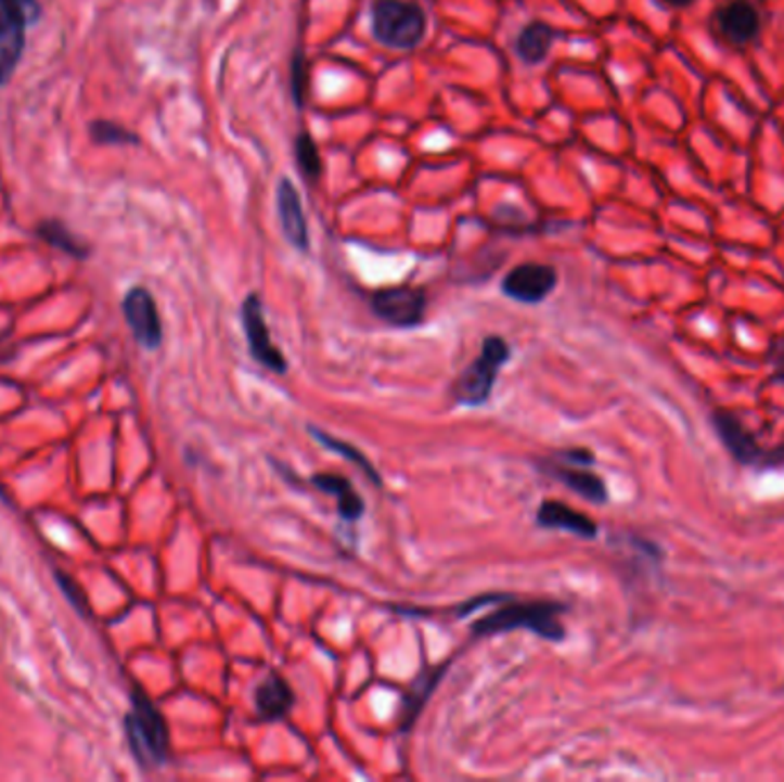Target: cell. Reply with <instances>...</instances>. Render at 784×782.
Masks as SVG:
<instances>
[{"mask_svg": "<svg viewBox=\"0 0 784 782\" xmlns=\"http://www.w3.org/2000/svg\"><path fill=\"white\" fill-rule=\"evenodd\" d=\"M711 423L718 432V438L722 440V446L730 450V454L738 461V464H759V461H767V452H763L755 436L746 430V425L741 420L730 413V411H716L711 415Z\"/></svg>", "mask_w": 784, "mask_h": 782, "instance_id": "12", "label": "cell"}, {"mask_svg": "<svg viewBox=\"0 0 784 782\" xmlns=\"http://www.w3.org/2000/svg\"><path fill=\"white\" fill-rule=\"evenodd\" d=\"M123 312L140 347L156 349L160 345L164 326H160L156 300L145 287H133L127 292L123 300Z\"/></svg>", "mask_w": 784, "mask_h": 782, "instance_id": "9", "label": "cell"}, {"mask_svg": "<svg viewBox=\"0 0 784 782\" xmlns=\"http://www.w3.org/2000/svg\"><path fill=\"white\" fill-rule=\"evenodd\" d=\"M310 432H312V436L319 440L321 446L329 448V450H333V452H335V454H339V457H345L347 461H351V464H354V466H358L360 471H363V473L372 479L374 485H378V487H381V475H378V471L374 469L372 461H370L363 452H360L358 448H354L351 444H347V440H339V438H335V436L326 434L324 430L310 427Z\"/></svg>", "mask_w": 784, "mask_h": 782, "instance_id": "20", "label": "cell"}, {"mask_svg": "<svg viewBox=\"0 0 784 782\" xmlns=\"http://www.w3.org/2000/svg\"><path fill=\"white\" fill-rule=\"evenodd\" d=\"M444 675H446V666L425 670L415 677V681L407 693V700H404V712H401V730H409L415 723V718L420 716L422 707H425V702L429 700L432 691L436 689V684Z\"/></svg>", "mask_w": 784, "mask_h": 782, "instance_id": "18", "label": "cell"}, {"mask_svg": "<svg viewBox=\"0 0 784 782\" xmlns=\"http://www.w3.org/2000/svg\"><path fill=\"white\" fill-rule=\"evenodd\" d=\"M294 691L285 677L278 672H269L267 679L261 681L255 691V707L257 714L273 723V720L285 718L294 707Z\"/></svg>", "mask_w": 784, "mask_h": 782, "instance_id": "14", "label": "cell"}, {"mask_svg": "<svg viewBox=\"0 0 784 782\" xmlns=\"http://www.w3.org/2000/svg\"><path fill=\"white\" fill-rule=\"evenodd\" d=\"M562 611L565 606L555 601H520V604H505L502 608L479 617L473 621L471 631L475 636H493L510 633L516 629L532 631L539 638L560 643L565 640V625H562Z\"/></svg>", "mask_w": 784, "mask_h": 782, "instance_id": "1", "label": "cell"}, {"mask_svg": "<svg viewBox=\"0 0 784 782\" xmlns=\"http://www.w3.org/2000/svg\"><path fill=\"white\" fill-rule=\"evenodd\" d=\"M292 86H294V97H296V104H304V92H306V63H304V55H296L294 57V67H292Z\"/></svg>", "mask_w": 784, "mask_h": 782, "instance_id": "23", "label": "cell"}, {"mask_svg": "<svg viewBox=\"0 0 784 782\" xmlns=\"http://www.w3.org/2000/svg\"><path fill=\"white\" fill-rule=\"evenodd\" d=\"M37 236L42 239L44 244L63 251L72 257H78V259H86L90 255V248L80 242V239L67 228L60 223V220H42V223L37 226Z\"/></svg>", "mask_w": 784, "mask_h": 782, "instance_id": "19", "label": "cell"}, {"mask_svg": "<svg viewBox=\"0 0 784 782\" xmlns=\"http://www.w3.org/2000/svg\"><path fill=\"white\" fill-rule=\"evenodd\" d=\"M771 363L775 368V374L784 376V345H777L775 351H771Z\"/></svg>", "mask_w": 784, "mask_h": 782, "instance_id": "25", "label": "cell"}, {"mask_svg": "<svg viewBox=\"0 0 784 782\" xmlns=\"http://www.w3.org/2000/svg\"><path fill=\"white\" fill-rule=\"evenodd\" d=\"M567 464H569V461H567ZM544 469H547V473L557 477L562 485H567L571 491H576L580 498L590 500V503H594V505L608 503L606 483H603V479L596 473L588 471V466L544 464Z\"/></svg>", "mask_w": 784, "mask_h": 782, "instance_id": "15", "label": "cell"}, {"mask_svg": "<svg viewBox=\"0 0 784 782\" xmlns=\"http://www.w3.org/2000/svg\"><path fill=\"white\" fill-rule=\"evenodd\" d=\"M57 578H60V586H63V590L69 594V601H74V604H76L80 611L88 613V606H86L83 597H80V594L76 592V584H72V580H69L67 576H63V574H57Z\"/></svg>", "mask_w": 784, "mask_h": 782, "instance_id": "24", "label": "cell"}, {"mask_svg": "<svg viewBox=\"0 0 784 782\" xmlns=\"http://www.w3.org/2000/svg\"><path fill=\"white\" fill-rule=\"evenodd\" d=\"M714 24L730 44L746 47L757 39L761 30V16L753 0H725L716 10Z\"/></svg>", "mask_w": 784, "mask_h": 782, "instance_id": "10", "label": "cell"}, {"mask_svg": "<svg viewBox=\"0 0 784 782\" xmlns=\"http://www.w3.org/2000/svg\"><path fill=\"white\" fill-rule=\"evenodd\" d=\"M510 345L505 339L491 335L481 343V349L473 363L459 374L452 386V397L457 405L464 407H481L489 402L491 390L496 386V379L500 368L510 360Z\"/></svg>", "mask_w": 784, "mask_h": 782, "instance_id": "4", "label": "cell"}, {"mask_svg": "<svg viewBox=\"0 0 784 782\" xmlns=\"http://www.w3.org/2000/svg\"><path fill=\"white\" fill-rule=\"evenodd\" d=\"M90 136L99 145H136L138 136L127 127L111 123V119H94L90 125Z\"/></svg>", "mask_w": 784, "mask_h": 782, "instance_id": "21", "label": "cell"}, {"mask_svg": "<svg viewBox=\"0 0 784 782\" xmlns=\"http://www.w3.org/2000/svg\"><path fill=\"white\" fill-rule=\"evenodd\" d=\"M275 205H278V218L283 234L287 242L296 251H308L310 248V232H308V220L304 214V205H300V195L294 187L292 179L283 177L275 189Z\"/></svg>", "mask_w": 784, "mask_h": 782, "instance_id": "11", "label": "cell"}, {"mask_svg": "<svg viewBox=\"0 0 784 782\" xmlns=\"http://www.w3.org/2000/svg\"><path fill=\"white\" fill-rule=\"evenodd\" d=\"M427 33V16L415 0H374L372 35L384 47L409 51Z\"/></svg>", "mask_w": 784, "mask_h": 782, "instance_id": "3", "label": "cell"}, {"mask_svg": "<svg viewBox=\"0 0 784 782\" xmlns=\"http://www.w3.org/2000/svg\"><path fill=\"white\" fill-rule=\"evenodd\" d=\"M537 524L541 528L567 530L582 539H594L599 533L596 524L588 514L576 512L565 503H557V500H544V503H541V508L537 512Z\"/></svg>", "mask_w": 784, "mask_h": 782, "instance_id": "13", "label": "cell"}, {"mask_svg": "<svg viewBox=\"0 0 784 782\" xmlns=\"http://www.w3.org/2000/svg\"><path fill=\"white\" fill-rule=\"evenodd\" d=\"M663 3H668L672 8H689L691 3H695V0H663Z\"/></svg>", "mask_w": 784, "mask_h": 782, "instance_id": "26", "label": "cell"}, {"mask_svg": "<svg viewBox=\"0 0 784 782\" xmlns=\"http://www.w3.org/2000/svg\"><path fill=\"white\" fill-rule=\"evenodd\" d=\"M310 483L329 496L337 500V512L345 521H358L365 512V500L360 496L347 477L335 473H317L310 477Z\"/></svg>", "mask_w": 784, "mask_h": 782, "instance_id": "16", "label": "cell"}, {"mask_svg": "<svg viewBox=\"0 0 784 782\" xmlns=\"http://www.w3.org/2000/svg\"><path fill=\"white\" fill-rule=\"evenodd\" d=\"M241 324H244V331L248 337L250 356L257 360V363L269 368L275 374H285L287 372L285 354L273 345L267 319H265V306H261L257 294L246 296L244 306H241Z\"/></svg>", "mask_w": 784, "mask_h": 782, "instance_id": "7", "label": "cell"}, {"mask_svg": "<svg viewBox=\"0 0 784 782\" xmlns=\"http://www.w3.org/2000/svg\"><path fill=\"white\" fill-rule=\"evenodd\" d=\"M555 42V30L547 24L535 22L520 30L516 37V55L526 65H539L551 51Z\"/></svg>", "mask_w": 784, "mask_h": 782, "instance_id": "17", "label": "cell"}, {"mask_svg": "<svg viewBox=\"0 0 784 782\" xmlns=\"http://www.w3.org/2000/svg\"><path fill=\"white\" fill-rule=\"evenodd\" d=\"M42 16L39 0H0V86L10 84L26 51V30Z\"/></svg>", "mask_w": 784, "mask_h": 782, "instance_id": "5", "label": "cell"}, {"mask_svg": "<svg viewBox=\"0 0 784 782\" xmlns=\"http://www.w3.org/2000/svg\"><path fill=\"white\" fill-rule=\"evenodd\" d=\"M129 746L143 767H160L168 761L170 734L166 718L160 716L154 702L136 689L131 693V712L125 718Z\"/></svg>", "mask_w": 784, "mask_h": 782, "instance_id": "2", "label": "cell"}, {"mask_svg": "<svg viewBox=\"0 0 784 782\" xmlns=\"http://www.w3.org/2000/svg\"><path fill=\"white\" fill-rule=\"evenodd\" d=\"M294 154L300 172H304L310 182H314V179L321 175V156L314 138L310 133H298L294 143Z\"/></svg>", "mask_w": 784, "mask_h": 782, "instance_id": "22", "label": "cell"}, {"mask_svg": "<svg viewBox=\"0 0 784 782\" xmlns=\"http://www.w3.org/2000/svg\"><path fill=\"white\" fill-rule=\"evenodd\" d=\"M372 310L397 329H413L425 322L427 294L417 287H388L372 294Z\"/></svg>", "mask_w": 784, "mask_h": 782, "instance_id": "6", "label": "cell"}, {"mask_svg": "<svg viewBox=\"0 0 784 782\" xmlns=\"http://www.w3.org/2000/svg\"><path fill=\"white\" fill-rule=\"evenodd\" d=\"M557 285V271L551 265L526 262L514 267L502 278L505 296L520 300V304H541Z\"/></svg>", "mask_w": 784, "mask_h": 782, "instance_id": "8", "label": "cell"}]
</instances>
